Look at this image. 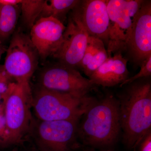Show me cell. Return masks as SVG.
<instances>
[{
    "mask_svg": "<svg viewBox=\"0 0 151 151\" xmlns=\"http://www.w3.org/2000/svg\"><path fill=\"white\" fill-rule=\"evenodd\" d=\"M0 2L10 5H20L22 0H0Z\"/></svg>",
    "mask_w": 151,
    "mask_h": 151,
    "instance_id": "cell-22",
    "label": "cell"
},
{
    "mask_svg": "<svg viewBox=\"0 0 151 151\" xmlns=\"http://www.w3.org/2000/svg\"><path fill=\"white\" fill-rule=\"evenodd\" d=\"M2 110H3V105H0V113H1V111Z\"/></svg>",
    "mask_w": 151,
    "mask_h": 151,
    "instance_id": "cell-25",
    "label": "cell"
},
{
    "mask_svg": "<svg viewBox=\"0 0 151 151\" xmlns=\"http://www.w3.org/2000/svg\"><path fill=\"white\" fill-rule=\"evenodd\" d=\"M128 60L121 52L108 56L104 63L89 77L96 86L111 87L121 84L129 78Z\"/></svg>",
    "mask_w": 151,
    "mask_h": 151,
    "instance_id": "cell-13",
    "label": "cell"
},
{
    "mask_svg": "<svg viewBox=\"0 0 151 151\" xmlns=\"http://www.w3.org/2000/svg\"><path fill=\"white\" fill-rule=\"evenodd\" d=\"M140 144V151H151V131L146 135Z\"/></svg>",
    "mask_w": 151,
    "mask_h": 151,
    "instance_id": "cell-21",
    "label": "cell"
},
{
    "mask_svg": "<svg viewBox=\"0 0 151 151\" xmlns=\"http://www.w3.org/2000/svg\"><path fill=\"white\" fill-rule=\"evenodd\" d=\"M0 146H6V129L4 113H0Z\"/></svg>",
    "mask_w": 151,
    "mask_h": 151,
    "instance_id": "cell-20",
    "label": "cell"
},
{
    "mask_svg": "<svg viewBox=\"0 0 151 151\" xmlns=\"http://www.w3.org/2000/svg\"><path fill=\"white\" fill-rule=\"evenodd\" d=\"M20 7L0 2V42L3 43L13 34L19 16Z\"/></svg>",
    "mask_w": 151,
    "mask_h": 151,
    "instance_id": "cell-15",
    "label": "cell"
},
{
    "mask_svg": "<svg viewBox=\"0 0 151 151\" xmlns=\"http://www.w3.org/2000/svg\"><path fill=\"white\" fill-rule=\"evenodd\" d=\"M126 51L130 59L140 67L151 56V1H144L127 41Z\"/></svg>",
    "mask_w": 151,
    "mask_h": 151,
    "instance_id": "cell-9",
    "label": "cell"
},
{
    "mask_svg": "<svg viewBox=\"0 0 151 151\" xmlns=\"http://www.w3.org/2000/svg\"><path fill=\"white\" fill-rule=\"evenodd\" d=\"M37 86L48 90L73 94L87 95L96 86L92 80L82 76L76 68L58 63L40 71Z\"/></svg>",
    "mask_w": 151,
    "mask_h": 151,
    "instance_id": "cell-8",
    "label": "cell"
},
{
    "mask_svg": "<svg viewBox=\"0 0 151 151\" xmlns=\"http://www.w3.org/2000/svg\"><path fill=\"white\" fill-rule=\"evenodd\" d=\"M147 78L128 84L119 102L124 139L131 149L136 148L151 131V83Z\"/></svg>",
    "mask_w": 151,
    "mask_h": 151,
    "instance_id": "cell-1",
    "label": "cell"
},
{
    "mask_svg": "<svg viewBox=\"0 0 151 151\" xmlns=\"http://www.w3.org/2000/svg\"><path fill=\"white\" fill-rule=\"evenodd\" d=\"M140 67V70L137 74L128 78L120 84V86L130 84L138 79L150 77L151 75V56L143 62Z\"/></svg>",
    "mask_w": 151,
    "mask_h": 151,
    "instance_id": "cell-18",
    "label": "cell"
},
{
    "mask_svg": "<svg viewBox=\"0 0 151 151\" xmlns=\"http://www.w3.org/2000/svg\"><path fill=\"white\" fill-rule=\"evenodd\" d=\"M13 78L8 74L4 65H0V94H4L13 83Z\"/></svg>",
    "mask_w": 151,
    "mask_h": 151,
    "instance_id": "cell-19",
    "label": "cell"
},
{
    "mask_svg": "<svg viewBox=\"0 0 151 151\" xmlns=\"http://www.w3.org/2000/svg\"><path fill=\"white\" fill-rule=\"evenodd\" d=\"M108 58L104 42L97 38L89 36L86 50L79 67L89 77Z\"/></svg>",
    "mask_w": 151,
    "mask_h": 151,
    "instance_id": "cell-14",
    "label": "cell"
},
{
    "mask_svg": "<svg viewBox=\"0 0 151 151\" xmlns=\"http://www.w3.org/2000/svg\"><path fill=\"white\" fill-rule=\"evenodd\" d=\"M12 151H19L18 150H17V149H14V150H13Z\"/></svg>",
    "mask_w": 151,
    "mask_h": 151,
    "instance_id": "cell-26",
    "label": "cell"
},
{
    "mask_svg": "<svg viewBox=\"0 0 151 151\" xmlns=\"http://www.w3.org/2000/svg\"><path fill=\"white\" fill-rule=\"evenodd\" d=\"M1 100V95L0 94V100Z\"/></svg>",
    "mask_w": 151,
    "mask_h": 151,
    "instance_id": "cell-27",
    "label": "cell"
},
{
    "mask_svg": "<svg viewBox=\"0 0 151 151\" xmlns=\"http://www.w3.org/2000/svg\"><path fill=\"white\" fill-rule=\"evenodd\" d=\"M109 19L108 56L126 51V45L133 24L143 0H108Z\"/></svg>",
    "mask_w": 151,
    "mask_h": 151,
    "instance_id": "cell-5",
    "label": "cell"
},
{
    "mask_svg": "<svg viewBox=\"0 0 151 151\" xmlns=\"http://www.w3.org/2000/svg\"><path fill=\"white\" fill-rule=\"evenodd\" d=\"M65 29L64 24L52 17L40 18L35 22L29 36L42 59L53 56L58 50Z\"/></svg>",
    "mask_w": 151,
    "mask_h": 151,
    "instance_id": "cell-12",
    "label": "cell"
},
{
    "mask_svg": "<svg viewBox=\"0 0 151 151\" xmlns=\"http://www.w3.org/2000/svg\"><path fill=\"white\" fill-rule=\"evenodd\" d=\"M27 151H38L37 150H36V149H32V150H28Z\"/></svg>",
    "mask_w": 151,
    "mask_h": 151,
    "instance_id": "cell-24",
    "label": "cell"
},
{
    "mask_svg": "<svg viewBox=\"0 0 151 151\" xmlns=\"http://www.w3.org/2000/svg\"><path fill=\"white\" fill-rule=\"evenodd\" d=\"M84 116L77 134L89 145H109L116 142L121 129L119 101L113 96L95 100Z\"/></svg>",
    "mask_w": 151,
    "mask_h": 151,
    "instance_id": "cell-2",
    "label": "cell"
},
{
    "mask_svg": "<svg viewBox=\"0 0 151 151\" xmlns=\"http://www.w3.org/2000/svg\"><path fill=\"white\" fill-rule=\"evenodd\" d=\"M45 0H22V19L26 27L31 28L39 17Z\"/></svg>",
    "mask_w": 151,
    "mask_h": 151,
    "instance_id": "cell-17",
    "label": "cell"
},
{
    "mask_svg": "<svg viewBox=\"0 0 151 151\" xmlns=\"http://www.w3.org/2000/svg\"><path fill=\"white\" fill-rule=\"evenodd\" d=\"M78 121H43L33 117L28 134L38 151H69L77 134Z\"/></svg>",
    "mask_w": 151,
    "mask_h": 151,
    "instance_id": "cell-6",
    "label": "cell"
},
{
    "mask_svg": "<svg viewBox=\"0 0 151 151\" xmlns=\"http://www.w3.org/2000/svg\"><path fill=\"white\" fill-rule=\"evenodd\" d=\"M79 0H45L39 19L52 17L63 24L66 15L78 4Z\"/></svg>",
    "mask_w": 151,
    "mask_h": 151,
    "instance_id": "cell-16",
    "label": "cell"
},
{
    "mask_svg": "<svg viewBox=\"0 0 151 151\" xmlns=\"http://www.w3.org/2000/svg\"><path fill=\"white\" fill-rule=\"evenodd\" d=\"M32 95L34 114L43 121H79L95 101L88 95L79 97L38 86Z\"/></svg>",
    "mask_w": 151,
    "mask_h": 151,
    "instance_id": "cell-3",
    "label": "cell"
},
{
    "mask_svg": "<svg viewBox=\"0 0 151 151\" xmlns=\"http://www.w3.org/2000/svg\"><path fill=\"white\" fill-rule=\"evenodd\" d=\"M4 67L16 82H29L38 63V53L29 35L20 30L12 37L7 49Z\"/></svg>",
    "mask_w": 151,
    "mask_h": 151,
    "instance_id": "cell-7",
    "label": "cell"
},
{
    "mask_svg": "<svg viewBox=\"0 0 151 151\" xmlns=\"http://www.w3.org/2000/svg\"><path fill=\"white\" fill-rule=\"evenodd\" d=\"M111 151V150H107V151Z\"/></svg>",
    "mask_w": 151,
    "mask_h": 151,
    "instance_id": "cell-28",
    "label": "cell"
},
{
    "mask_svg": "<svg viewBox=\"0 0 151 151\" xmlns=\"http://www.w3.org/2000/svg\"><path fill=\"white\" fill-rule=\"evenodd\" d=\"M6 129V146L20 143L32 122V95L29 82H13L1 95Z\"/></svg>",
    "mask_w": 151,
    "mask_h": 151,
    "instance_id": "cell-4",
    "label": "cell"
},
{
    "mask_svg": "<svg viewBox=\"0 0 151 151\" xmlns=\"http://www.w3.org/2000/svg\"><path fill=\"white\" fill-rule=\"evenodd\" d=\"M7 49V47L4 45V44L0 42V59L2 55L6 52Z\"/></svg>",
    "mask_w": 151,
    "mask_h": 151,
    "instance_id": "cell-23",
    "label": "cell"
},
{
    "mask_svg": "<svg viewBox=\"0 0 151 151\" xmlns=\"http://www.w3.org/2000/svg\"><path fill=\"white\" fill-rule=\"evenodd\" d=\"M89 35L79 20L70 13L62 44L53 57L69 67H79L87 45Z\"/></svg>",
    "mask_w": 151,
    "mask_h": 151,
    "instance_id": "cell-10",
    "label": "cell"
},
{
    "mask_svg": "<svg viewBox=\"0 0 151 151\" xmlns=\"http://www.w3.org/2000/svg\"><path fill=\"white\" fill-rule=\"evenodd\" d=\"M71 12L79 20L89 35L102 40L107 47L109 19L106 1H80Z\"/></svg>",
    "mask_w": 151,
    "mask_h": 151,
    "instance_id": "cell-11",
    "label": "cell"
}]
</instances>
